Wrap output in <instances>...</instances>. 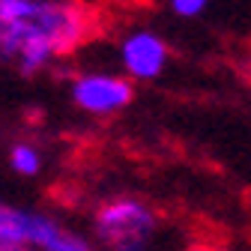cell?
<instances>
[{"mask_svg": "<svg viewBox=\"0 0 251 251\" xmlns=\"http://www.w3.org/2000/svg\"><path fill=\"white\" fill-rule=\"evenodd\" d=\"M171 6H174V12H176V15L192 18V15H198V12L206 6V0H171Z\"/></svg>", "mask_w": 251, "mask_h": 251, "instance_id": "cell-7", "label": "cell"}, {"mask_svg": "<svg viewBox=\"0 0 251 251\" xmlns=\"http://www.w3.org/2000/svg\"><path fill=\"white\" fill-rule=\"evenodd\" d=\"M93 12L81 3L54 0H0V57L21 75H36L54 57L87 42Z\"/></svg>", "mask_w": 251, "mask_h": 251, "instance_id": "cell-1", "label": "cell"}, {"mask_svg": "<svg viewBox=\"0 0 251 251\" xmlns=\"http://www.w3.org/2000/svg\"><path fill=\"white\" fill-rule=\"evenodd\" d=\"M132 99V81L120 75H81L72 81V102L87 114H117Z\"/></svg>", "mask_w": 251, "mask_h": 251, "instance_id": "cell-3", "label": "cell"}, {"mask_svg": "<svg viewBox=\"0 0 251 251\" xmlns=\"http://www.w3.org/2000/svg\"><path fill=\"white\" fill-rule=\"evenodd\" d=\"M9 165L21 176H36L42 171V152L36 147H30V144H15L9 150Z\"/></svg>", "mask_w": 251, "mask_h": 251, "instance_id": "cell-5", "label": "cell"}, {"mask_svg": "<svg viewBox=\"0 0 251 251\" xmlns=\"http://www.w3.org/2000/svg\"><path fill=\"white\" fill-rule=\"evenodd\" d=\"M155 227V212L138 198H114L93 215V233L108 251H144Z\"/></svg>", "mask_w": 251, "mask_h": 251, "instance_id": "cell-2", "label": "cell"}, {"mask_svg": "<svg viewBox=\"0 0 251 251\" xmlns=\"http://www.w3.org/2000/svg\"><path fill=\"white\" fill-rule=\"evenodd\" d=\"M185 251H222V248H212V245H192V248H185Z\"/></svg>", "mask_w": 251, "mask_h": 251, "instance_id": "cell-10", "label": "cell"}, {"mask_svg": "<svg viewBox=\"0 0 251 251\" xmlns=\"http://www.w3.org/2000/svg\"><path fill=\"white\" fill-rule=\"evenodd\" d=\"M21 227H24V209H15V206L0 203V236L15 239V242H24L21 239Z\"/></svg>", "mask_w": 251, "mask_h": 251, "instance_id": "cell-6", "label": "cell"}, {"mask_svg": "<svg viewBox=\"0 0 251 251\" xmlns=\"http://www.w3.org/2000/svg\"><path fill=\"white\" fill-rule=\"evenodd\" d=\"M0 251H33V248H30V245H24V242H15V239L0 236Z\"/></svg>", "mask_w": 251, "mask_h": 251, "instance_id": "cell-8", "label": "cell"}, {"mask_svg": "<svg viewBox=\"0 0 251 251\" xmlns=\"http://www.w3.org/2000/svg\"><path fill=\"white\" fill-rule=\"evenodd\" d=\"M63 251H93V248H90V245H87L81 236H75V233H72V236H69V242H66V248H63Z\"/></svg>", "mask_w": 251, "mask_h": 251, "instance_id": "cell-9", "label": "cell"}, {"mask_svg": "<svg viewBox=\"0 0 251 251\" xmlns=\"http://www.w3.org/2000/svg\"><path fill=\"white\" fill-rule=\"evenodd\" d=\"M123 66L138 81L159 78L168 66V45L147 30H138L123 42Z\"/></svg>", "mask_w": 251, "mask_h": 251, "instance_id": "cell-4", "label": "cell"}]
</instances>
